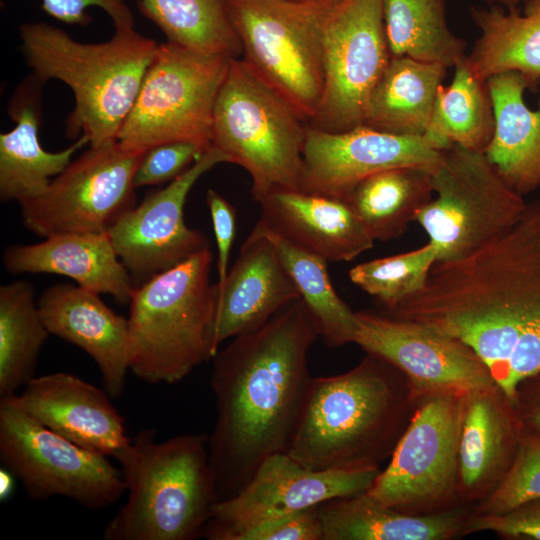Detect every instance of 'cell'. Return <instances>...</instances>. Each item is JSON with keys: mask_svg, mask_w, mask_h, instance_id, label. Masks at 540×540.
Instances as JSON below:
<instances>
[{"mask_svg": "<svg viewBox=\"0 0 540 540\" xmlns=\"http://www.w3.org/2000/svg\"><path fill=\"white\" fill-rule=\"evenodd\" d=\"M114 458L128 493L105 526L104 540H193L203 537L218 502L208 436L157 440L139 431Z\"/></svg>", "mask_w": 540, "mask_h": 540, "instance_id": "cell-4", "label": "cell"}, {"mask_svg": "<svg viewBox=\"0 0 540 540\" xmlns=\"http://www.w3.org/2000/svg\"><path fill=\"white\" fill-rule=\"evenodd\" d=\"M230 157L215 146L163 189L147 195L125 213L107 234L134 287L210 248L207 237L184 220L187 196L207 171Z\"/></svg>", "mask_w": 540, "mask_h": 540, "instance_id": "cell-17", "label": "cell"}, {"mask_svg": "<svg viewBox=\"0 0 540 540\" xmlns=\"http://www.w3.org/2000/svg\"><path fill=\"white\" fill-rule=\"evenodd\" d=\"M262 225L327 262H348L374 240L345 199L275 189L258 200Z\"/></svg>", "mask_w": 540, "mask_h": 540, "instance_id": "cell-22", "label": "cell"}, {"mask_svg": "<svg viewBox=\"0 0 540 540\" xmlns=\"http://www.w3.org/2000/svg\"><path fill=\"white\" fill-rule=\"evenodd\" d=\"M19 35L33 75L60 80L74 95L67 132H82L93 147L116 141L158 43L134 28L114 29L105 42L83 43L44 22L21 25Z\"/></svg>", "mask_w": 540, "mask_h": 540, "instance_id": "cell-5", "label": "cell"}, {"mask_svg": "<svg viewBox=\"0 0 540 540\" xmlns=\"http://www.w3.org/2000/svg\"><path fill=\"white\" fill-rule=\"evenodd\" d=\"M392 57L454 67L465 55V42L449 29L444 0H381Z\"/></svg>", "mask_w": 540, "mask_h": 540, "instance_id": "cell-33", "label": "cell"}, {"mask_svg": "<svg viewBox=\"0 0 540 540\" xmlns=\"http://www.w3.org/2000/svg\"><path fill=\"white\" fill-rule=\"evenodd\" d=\"M3 264L11 274L66 276L97 294L129 304L135 289L131 276L105 233H61L35 244L10 245Z\"/></svg>", "mask_w": 540, "mask_h": 540, "instance_id": "cell-24", "label": "cell"}, {"mask_svg": "<svg viewBox=\"0 0 540 540\" xmlns=\"http://www.w3.org/2000/svg\"><path fill=\"white\" fill-rule=\"evenodd\" d=\"M380 471V467L315 471L286 452L272 454L237 495L215 504L203 537L242 540L248 531L266 522L366 492Z\"/></svg>", "mask_w": 540, "mask_h": 540, "instance_id": "cell-15", "label": "cell"}, {"mask_svg": "<svg viewBox=\"0 0 540 540\" xmlns=\"http://www.w3.org/2000/svg\"><path fill=\"white\" fill-rule=\"evenodd\" d=\"M475 507L463 505L432 515H408L367 491L318 505L322 540H452L464 537Z\"/></svg>", "mask_w": 540, "mask_h": 540, "instance_id": "cell-27", "label": "cell"}, {"mask_svg": "<svg viewBox=\"0 0 540 540\" xmlns=\"http://www.w3.org/2000/svg\"><path fill=\"white\" fill-rule=\"evenodd\" d=\"M445 149L424 135H397L360 125L344 132L309 127L299 189L345 199L367 176L397 167L432 171Z\"/></svg>", "mask_w": 540, "mask_h": 540, "instance_id": "cell-18", "label": "cell"}, {"mask_svg": "<svg viewBox=\"0 0 540 540\" xmlns=\"http://www.w3.org/2000/svg\"><path fill=\"white\" fill-rule=\"evenodd\" d=\"M205 151L191 142H170L148 149L135 173L136 189L169 184L184 173Z\"/></svg>", "mask_w": 540, "mask_h": 540, "instance_id": "cell-38", "label": "cell"}, {"mask_svg": "<svg viewBox=\"0 0 540 540\" xmlns=\"http://www.w3.org/2000/svg\"><path fill=\"white\" fill-rule=\"evenodd\" d=\"M539 86H540V81H539Z\"/></svg>", "mask_w": 540, "mask_h": 540, "instance_id": "cell-46", "label": "cell"}, {"mask_svg": "<svg viewBox=\"0 0 540 540\" xmlns=\"http://www.w3.org/2000/svg\"><path fill=\"white\" fill-rule=\"evenodd\" d=\"M96 6L111 18L114 29L134 28V17L125 0H42V9L67 24L87 25L91 16L87 8Z\"/></svg>", "mask_w": 540, "mask_h": 540, "instance_id": "cell-40", "label": "cell"}, {"mask_svg": "<svg viewBox=\"0 0 540 540\" xmlns=\"http://www.w3.org/2000/svg\"><path fill=\"white\" fill-rule=\"evenodd\" d=\"M254 228L274 244L300 298L317 320L324 342L330 347L354 343L358 329L356 311L334 289L327 261L292 244L259 221Z\"/></svg>", "mask_w": 540, "mask_h": 540, "instance_id": "cell-34", "label": "cell"}, {"mask_svg": "<svg viewBox=\"0 0 540 540\" xmlns=\"http://www.w3.org/2000/svg\"><path fill=\"white\" fill-rule=\"evenodd\" d=\"M144 153L117 140L90 146L40 195L19 203L23 225L43 238L107 232L136 206L134 177Z\"/></svg>", "mask_w": 540, "mask_h": 540, "instance_id": "cell-13", "label": "cell"}, {"mask_svg": "<svg viewBox=\"0 0 540 540\" xmlns=\"http://www.w3.org/2000/svg\"><path fill=\"white\" fill-rule=\"evenodd\" d=\"M454 68L451 83L437 91L425 135L444 149L456 144L484 151L495 126L486 82L473 74L466 57Z\"/></svg>", "mask_w": 540, "mask_h": 540, "instance_id": "cell-31", "label": "cell"}, {"mask_svg": "<svg viewBox=\"0 0 540 540\" xmlns=\"http://www.w3.org/2000/svg\"><path fill=\"white\" fill-rule=\"evenodd\" d=\"M12 473L8 471L6 468L5 470H1L0 473V495L1 498H6L9 496V494L12 491L13 488V479H12Z\"/></svg>", "mask_w": 540, "mask_h": 540, "instance_id": "cell-44", "label": "cell"}, {"mask_svg": "<svg viewBox=\"0 0 540 540\" xmlns=\"http://www.w3.org/2000/svg\"><path fill=\"white\" fill-rule=\"evenodd\" d=\"M305 122L242 59H231L214 106L212 145L248 172L256 201L275 189H299Z\"/></svg>", "mask_w": 540, "mask_h": 540, "instance_id": "cell-7", "label": "cell"}, {"mask_svg": "<svg viewBox=\"0 0 540 540\" xmlns=\"http://www.w3.org/2000/svg\"><path fill=\"white\" fill-rule=\"evenodd\" d=\"M106 390L71 373L34 376L16 394L24 411L39 423L104 456H113L130 437L125 420Z\"/></svg>", "mask_w": 540, "mask_h": 540, "instance_id": "cell-19", "label": "cell"}, {"mask_svg": "<svg viewBox=\"0 0 540 540\" xmlns=\"http://www.w3.org/2000/svg\"><path fill=\"white\" fill-rule=\"evenodd\" d=\"M354 343L395 366L407 379L415 405L441 394L464 395L496 383L465 342L409 320L356 311Z\"/></svg>", "mask_w": 540, "mask_h": 540, "instance_id": "cell-16", "label": "cell"}, {"mask_svg": "<svg viewBox=\"0 0 540 540\" xmlns=\"http://www.w3.org/2000/svg\"><path fill=\"white\" fill-rule=\"evenodd\" d=\"M45 82L32 76L16 89L9 103L14 128L0 134V199L21 203L40 195L72 161L77 150L89 143L82 134L59 152L40 144L41 94Z\"/></svg>", "mask_w": 540, "mask_h": 540, "instance_id": "cell-25", "label": "cell"}, {"mask_svg": "<svg viewBox=\"0 0 540 540\" xmlns=\"http://www.w3.org/2000/svg\"><path fill=\"white\" fill-rule=\"evenodd\" d=\"M137 4L167 42L202 54L231 58L242 54L227 0H138Z\"/></svg>", "mask_w": 540, "mask_h": 540, "instance_id": "cell-35", "label": "cell"}, {"mask_svg": "<svg viewBox=\"0 0 540 540\" xmlns=\"http://www.w3.org/2000/svg\"><path fill=\"white\" fill-rule=\"evenodd\" d=\"M320 336L298 298L213 357L217 417L208 444L218 501L237 495L268 456L286 452L312 379L309 350Z\"/></svg>", "mask_w": 540, "mask_h": 540, "instance_id": "cell-2", "label": "cell"}, {"mask_svg": "<svg viewBox=\"0 0 540 540\" xmlns=\"http://www.w3.org/2000/svg\"><path fill=\"white\" fill-rule=\"evenodd\" d=\"M415 407L405 376L367 353L345 373L311 379L286 453L315 471L380 467Z\"/></svg>", "mask_w": 540, "mask_h": 540, "instance_id": "cell-3", "label": "cell"}, {"mask_svg": "<svg viewBox=\"0 0 540 540\" xmlns=\"http://www.w3.org/2000/svg\"><path fill=\"white\" fill-rule=\"evenodd\" d=\"M437 261V248L428 241L408 252L359 263L349 270V278L386 312L419 292Z\"/></svg>", "mask_w": 540, "mask_h": 540, "instance_id": "cell-36", "label": "cell"}, {"mask_svg": "<svg viewBox=\"0 0 540 540\" xmlns=\"http://www.w3.org/2000/svg\"><path fill=\"white\" fill-rule=\"evenodd\" d=\"M540 497V437L524 431L514 462L495 492L474 514H501Z\"/></svg>", "mask_w": 540, "mask_h": 540, "instance_id": "cell-37", "label": "cell"}, {"mask_svg": "<svg viewBox=\"0 0 540 540\" xmlns=\"http://www.w3.org/2000/svg\"><path fill=\"white\" fill-rule=\"evenodd\" d=\"M212 262L206 248L135 287L129 303V370L137 378L174 384L218 352Z\"/></svg>", "mask_w": 540, "mask_h": 540, "instance_id": "cell-6", "label": "cell"}, {"mask_svg": "<svg viewBox=\"0 0 540 540\" xmlns=\"http://www.w3.org/2000/svg\"><path fill=\"white\" fill-rule=\"evenodd\" d=\"M51 335L27 281L0 287V398L18 394L34 377L40 351Z\"/></svg>", "mask_w": 540, "mask_h": 540, "instance_id": "cell-32", "label": "cell"}, {"mask_svg": "<svg viewBox=\"0 0 540 540\" xmlns=\"http://www.w3.org/2000/svg\"><path fill=\"white\" fill-rule=\"evenodd\" d=\"M231 59L158 44L117 141L140 152L170 142L208 150L216 98Z\"/></svg>", "mask_w": 540, "mask_h": 540, "instance_id": "cell-9", "label": "cell"}, {"mask_svg": "<svg viewBox=\"0 0 540 540\" xmlns=\"http://www.w3.org/2000/svg\"><path fill=\"white\" fill-rule=\"evenodd\" d=\"M37 302L49 333L87 353L106 392L111 398L120 397L130 371L128 318L115 313L99 294L78 285H52Z\"/></svg>", "mask_w": 540, "mask_h": 540, "instance_id": "cell-21", "label": "cell"}, {"mask_svg": "<svg viewBox=\"0 0 540 540\" xmlns=\"http://www.w3.org/2000/svg\"><path fill=\"white\" fill-rule=\"evenodd\" d=\"M446 69L438 63L391 56L370 94L362 125L397 135H424Z\"/></svg>", "mask_w": 540, "mask_h": 540, "instance_id": "cell-29", "label": "cell"}, {"mask_svg": "<svg viewBox=\"0 0 540 540\" xmlns=\"http://www.w3.org/2000/svg\"><path fill=\"white\" fill-rule=\"evenodd\" d=\"M433 195L430 170L397 167L362 179L345 200L374 241H389L405 233Z\"/></svg>", "mask_w": 540, "mask_h": 540, "instance_id": "cell-30", "label": "cell"}, {"mask_svg": "<svg viewBox=\"0 0 540 540\" xmlns=\"http://www.w3.org/2000/svg\"><path fill=\"white\" fill-rule=\"evenodd\" d=\"M206 204L212 219L217 246V284H222L229 271V258L236 234V210L221 194L208 189Z\"/></svg>", "mask_w": 540, "mask_h": 540, "instance_id": "cell-42", "label": "cell"}, {"mask_svg": "<svg viewBox=\"0 0 540 540\" xmlns=\"http://www.w3.org/2000/svg\"><path fill=\"white\" fill-rule=\"evenodd\" d=\"M486 86L495 126L483 152L516 192L532 193L540 187V98L535 110L525 104L531 87L516 71L492 75Z\"/></svg>", "mask_w": 540, "mask_h": 540, "instance_id": "cell-26", "label": "cell"}, {"mask_svg": "<svg viewBox=\"0 0 540 540\" xmlns=\"http://www.w3.org/2000/svg\"><path fill=\"white\" fill-rule=\"evenodd\" d=\"M512 403L524 429L540 437V370L519 382Z\"/></svg>", "mask_w": 540, "mask_h": 540, "instance_id": "cell-43", "label": "cell"}, {"mask_svg": "<svg viewBox=\"0 0 540 540\" xmlns=\"http://www.w3.org/2000/svg\"><path fill=\"white\" fill-rule=\"evenodd\" d=\"M524 431L511 399L497 383L464 395L459 493L465 505L477 507L499 487Z\"/></svg>", "mask_w": 540, "mask_h": 540, "instance_id": "cell-20", "label": "cell"}, {"mask_svg": "<svg viewBox=\"0 0 540 540\" xmlns=\"http://www.w3.org/2000/svg\"><path fill=\"white\" fill-rule=\"evenodd\" d=\"M493 5L504 7L505 10L513 11L517 10L518 5L524 0H489Z\"/></svg>", "mask_w": 540, "mask_h": 540, "instance_id": "cell-45", "label": "cell"}, {"mask_svg": "<svg viewBox=\"0 0 540 540\" xmlns=\"http://www.w3.org/2000/svg\"><path fill=\"white\" fill-rule=\"evenodd\" d=\"M489 531L503 539L540 540V497L501 514H472L464 536Z\"/></svg>", "mask_w": 540, "mask_h": 540, "instance_id": "cell-39", "label": "cell"}, {"mask_svg": "<svg viewBox=\"0 0 540 540\" xmlns=\"http://www.w3.org/2000/svg\"><path fill=\"white\" fill-rule=\"evenodd\" d=\"M385 314L468 344L512 401L540 370V199L497 240L436 262L426 285Z\"/></svg>", "mask_w": 540, "mask_h": 540, "instance_id": "cell-1", "label": "cell"}, {"mask_svg": "<svg viewBox=\"0 0 540 540\" xmlns=\"http://www.w3.org/2000/svg\"><path fill=\"white\" fill-rule=\"evenodd\" d=\"M390 59L382 1L339 0L325 29L323 92L309 127L344 132L362 125Z\"/></svg>", "mask_w": 540, "mask_h": 540, "instance_id": "cell-14", "label": "cell"}, {"mask_svg": "<svg viewBox=\"0 0 540 540\" xmlns=\"http://www.w3.org/2000/svg\"><path fill=\"white\" fill-rule=\"evenodd\" d=\"M0 458L29 498H69L89 509L108 507L126 484L107 456L83 448L48 429L26 411L16 395L0 398Z\"/></svg>", "mask_w": 540, "mask_h": 540, "instance_id": "cell-12", "label": "cell"}, {"mask_svg": "<svg viewBox=\"0 0 540 540\" xmlns=\"http://www.w3.org/2000/svg\"><path fill=\"white\" fill-rule=\"evenodd\" d=\"M217 285L218 349L225 340L261 327L300 298L274 244L256 228L241 245L225 281Z\"/></svg>", "mask_w": 540, "mask_h": 540, "instance_id": "cell-23", "label": "cell"}, {"mask_svg": "<svg viewBox=\"0 0 540 540\" xmlns=\"http://www.w3.org/2000/svg\"><path fill=\"white\" fill-rule=\"evenodd\" d=\"M339 0H227L242 60L310 122L323 92L326 25Z\"/></svg>", "mask_w": 540, "mask_h": 540, "instance_id": "cell-8", "label": "cell"}, {"mask_svg": "<svg viewBox=\"0 0 540 540\" xmlns=\"http://www.w3.org/2000/svg\"><path fill=\"white\" fill-rule=\"evenodd\" d=\"M433 198L417 214L438 261L465 258L507 233L527 203L483 151L453 144L431 171Z\"/></svg>", "mask_w": 540, "mask_h": 540, "instance_id": "cell-10", "label": "cell"}, {"mask_svg": "<svg viewBox=\"0 0 540 540\" xmlns=\"http://www.w3.org/2000/svg\"><path fill=\"white\" fill-rule=\"evenodd\" d=\"M464 395L441 394L416 404L388 466L367 490L371 497L408 515L465 505L459 493Z\"/></svg>", "mask_w": 540, "mask_h": 540, "instance_id": "cell-11", "label": "cell"}, {"mask_svg": "<svg viewBox=\"0 0 540 540\" xmlns=\"http://www.w3.org/2000/svg\"><path fill=\"white\" fill-rule=\"evenodd\" d=\"M322 537L317 505L259 525L242 540H322Z\"/></svg>", "mask_w": 540, "mask_h": 540, "instance_id": "cell-41", "label": "cell"}, {"mask_svg": "<svg viewBox=\"0 0 540 540\" xmlns=\"http://www.w3.org/2000/svg\"><path fill=\"white\" fill-rule=\"evenodd\" d=\"M480 29L467 63L473 74L486 80L495 74L516 71L533 87L540 81V0H524L522 12L497 5L472 7Z\"/></svg>", "mask_w": 540, "mask_h": 540, "instance_id": "cell-28", "label": "cell"}]
</instances>
